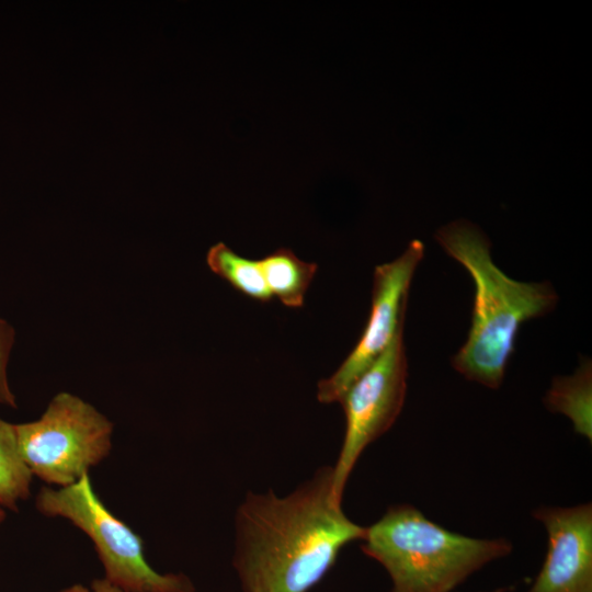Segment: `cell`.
<instances>
[{"mask_svg":"<svg viewBox=\"0 0 592 592\" xmlns=\"http://www.w3.org/2000/svg\"><path fill=\"white\" fill-rule=\"evenodd\" d=\"M332 466L286 496L248 492L235 514L232 566L242 592H309L344 546L362 540L332 491Z\"/></svg>","mask_w":592,"mask_h":592,"instance_id":"cell-1","label":"cell"},{"mask_svg":"<svg viewBox=\"0 0 592 592\" xmlns=\"http://www.w3.org/2000/svg\"><path fill=\"white\" fill-rule=\"evenodd\" d=\"M434 238L475 284L471 327L452 365L465 378L498 388L521 325L551 311L558 296L547 282L525 283L505 275L491 259L486 234L467 219L442 226Z\"/></svg>","mask_w":592,"mask_h":592,"instance_id":"cell-2","label":"cell"},{"mask_svg":"<svg viewBox=\"0 0 592 592\" xmlns=\"http://www.w3.org/2000/svg\"><path fill=\"white\" fill-rule=\"evenodd\" d=\"M361 549L387 571L390 592H453L489 562L508 556L512 544L449 532L417 508L398 504L365 527Z\"/></svg>","mask_w":592,"mask_h":592,"instance_id":"cell-3","label":"cell"},{"mask_svg":"<svg viewBox=\"0 0 592 592\" xmlns=\"http://www.w3.org/2000/svg\"><path fill=\"white\" fill-rule=\"evenodd\" d=\"M36 509L48 517H62L93 542L105 579L126 592H195L183 573H160L147 561L143 540L113 515L95 494L89 475L77 482L53 489L43 487Z\"/></svg>","mask_w":592,"mask_h":592,"instance_id":"cell-4","label":"cell"},{"mask_svg":"<svg viewBox=\"0 0 592 592\" xmlns=\"http://www.w3.org/2000/svg\"><path fill=\"white\" fill-rule=\"evenodd\" d=\"M21 456L33 476L70 486L106 458L113 423L80 397L55 395L39 419L15 424Z\"/></svg>","mask_w":592,"mask_h":592,"instance_id":"cell-5","label":"cell"},{"mask_svg":"<svg viewBox=\"0 0 592 592\" xmlns=\"http://www.w3.org/2000/svg\"><path fill=\"white\" fill-rule=\"evenodd\" d=\"M408 363L401 327L386 350L352 383L339 402L345 414V433L332 466V491L342 502L348 479L363 451L387 432L406 397Z\"/></svg>","mask_w":592,"mask_h":592,"instance_id":"cell-6","label":"cell"},{"mask_svg":"<svg viewBox=\"0 0 592 592\" xmlns=\"http://www.w3.org/2000/svg\"><path fill=\"white\" fill-rule=\"evenodd\" d=\"M423 254L424 243L413 239L396 260L375 267L368 320L358 342L339 368L319 382L317 398L321 403L339 402L403 327L410 283Z\"/></svg>","mask_w":592,"mask_h":592,"instance_id":"cell-7","label":"cell"},{"mask_svg":"<svg viewBox=\"0 0 592 592\" xmlns=\"http://www.w3.org/2000/svg\"><path fill=\"white\" fill-rule=\"evenodd\" d=\"M547 531L544 563L527 592H592V505L540 506L533 512Z\"/></svg>","mask_w":592,"mask_h":592,"instance_id":"cell-8","label":"cell"},{"mask_svg":"<svg viewBox=\"0 0 592 592\" xmlns=\"http://www.w3.org/2000/svg\"><path fill=\"white\" fill-rule=\"evenodd\" d=\"M544 403L551 412L568 417L574 431L592 440V367L583 358L571 376L555 377Z\"/></svg>","mask_w":592,"mask_h":592,"instance_id":"cell-9","label":"cell"},{"mask_svg":"<svg viewBox=\"0 0 592 592\" xmlns=\"http://www.w3.org/2000/svg\"><path fill=\"white\" fill-rule=\"evenodd\" d=\"M259 262L272 296L287 307H301L317 264L300 260L289 249H278Z\"/></svg>","mask_w":592,"mask_h":592,"instance_id":"cell-10","label":"cell"},{"mask_svg":"<svg viewBox=\"0 0 592 592\" xmlns=\"http://www.w3.org/2000/svg\"><path fill=\"white\" fill-rule=\"evenodd\" d=\"M206 263L213 273L251 299L261 303L272 300L259 260L241 257L218 242L207 251Z\"/></svg>","mask_w":592,"mask_h":592,"instance_id":"cell-11","label":"cell"},{"mask_svg":"<svg viewBox=\"0 0 592 592\" xmlns=\"http://www.w3.org/2000/svg\"><path fill=\"white\" fill-rule=\"evenodd\" d=\"M32 478L19 449L15 424L0 419V505L16 511L30 496Z\"/></svg>","mask_w":592,"mask_h":592,"instance_id":"cell-12","label":"cell"},{"mask_svg":"<svg viewBox=\"0 0 592 592\" xmlns=\"http://www.w3.org/2000/svg\"><path fill=\"white\" fill-rule=\"evenodd\" d=\"M13 327L0 317V403L16 408V399L8 379V364L14 344Z\"/></svg>","mask_w":592,"mask_h":592,"instance_id":"cell-13","label":"cell"},{"mask_svg":"<svg viewBox=\"0 0 592 592\" xmlns=\"http://www.w3.org/2000/svg\"><path fill=\"white\" fill-rule=\"evenodd\" d=\"M90 590L91 592H126L109 582L105 578L93 580Z\"/></svg>","mask_w":592,"mask_h":592,"instance_id":"cell-14","label":"cell"},{"mask_svg":"<svg viewBox=\"0 0 592 592\" xmlns=\"http://www.w3.org/2000/svg\"><path fill=\"white\" fill-rule=\"evenodd\" d=\"M60 592H91V590L81 584H73L69 588L61 590Z\"/></svg>","mask_w":592,"mask_h":592,"instance_id":"cell-15","label":"cell"},{"mask_svg":"<svg viewBox=\"0 0 592 592\" xmlns=\"http://www.w3.org/2000/svg\"><path fill=\"white\" fill-rule=\"evenodd\" d=\"M5 519V512L4 509L0 505V525Z\"/></svg>","mask_w":592,"mask_h":592,"instance_id":"cell-16","label":"cell"}]
</instances>
